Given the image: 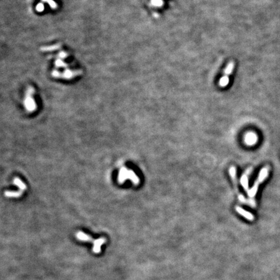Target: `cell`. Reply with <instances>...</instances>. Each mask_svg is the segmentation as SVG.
<instances>
[{"label": "cell", "mask_w": 280, "mask_h": 280, "mask_svg": "<svg viewBox=\"0 0 280 280\" xmlns=\"http://www.w3.org/2000/svg\"><path fill=\"white\" fill-rule=\"evenodd\" d=\"M269 175V169L267 167H264L261 170L260 173L258 175V177L256 179V182H254L252 187L250 189H249L247 194L249 195L250 199H254L257 194V190H258V187L260 184H261L264 181H265L266 178L268 177Z\"/></svg>", "instance_id": "6da1fadb"}, {"label": "cell", "mask_w": 280, "mask_h": 280, "mask_svg": "<svg viewBox=\"0 0 280 280\" xmlns=\"http://www.w3.org/2000/svg\"><path fill=\"white\" fill-rule=\"evenodd\" d=\"M130 179L133 181L134 184H138L139 183V179L132 170L126 169L125 167L121 169L118 175V181L120 183H123L126 179Z\"/></svg>", "instance_id": "7a4b0ae2"}, {"label": "cell", "mask_w": 280, "mask_h": 280, "mask_svg": "<svg viewBox=\"0 0 280 280\" xmlns=\"http://www.w3.org/2000/svg\"><path fill=\"white\" fill-rule=\"evenodd\" d=\"M235 67V62L234 61H230L229 62L224 71V76L221 78L220 81L219 82V86L221 88H224L229 84L230 82V79H229V76L231 75V74L233 71Z\"/></svg>", "instance_id": "3957f363"}, {"label": "cell", "mask_w": 280, "mask_h": 280, "mask_svg": "<svg viewBox=\"0 0 280 280\" xmlns=\"http://www.w3.org/2000/svg\"><path fill=\"white\" fill-rule=\"evenodd\" d=\"M252 171V168L250 167L248 169L245 171V173L242 175V176L241 178V184L242 186L244 188V189L248 193V191H249V176H250V174H251Z\"/></svg>", "instance_id": "277c9868"}, {"label": "cell", "mask_w": 280, "mask_h": 280, "mask_svg": "<svg viewBox=\"0 0 280 280\" xmlns=\"http://www.w3.org/2000/svg\"><path fill=\"white\" fill-rule=\"evenodd\" d=\"M257 139H258V138H257L256 134L253 132H250L247 133L246 136H245L244 141L248 145L252 146L257 142Z\"/></svg>", "instance_id": "5b68a950"}, {"label": "cell", "mask_w": 280, "mask_h": 280, "mask_svg": "<svg viewBox=\"0 0 280 280\" xmlns=\"http://www.w3.org/2000/svg\"><path fill=\"white\" fill-rule=\"evenodd\" d=\"M229 173H230L232 181H233L234 188L235 189V190H236V193H237L238 196L241 195L242 194L239 192V190L238 189V182H237V176H236V169H235V167L234 166L231 167L230 170H229Z\"/></svg>", "instance_id": "8992f818"}, {"label": "cell", "mask_w": 280, "mask_h": 280, "mask_svg": "<svg viewBox=\"0 0 280 280\" xmlns=\"http://www.w3.org/2000/svg\"><path fill=\"white\" fill-rule=\"evenodd\" d=\"M235 210H236L237 212L239 214H240L241 215L243 216L244 218H246L247 220H249L250 221H253L254 220V216L251 214V213L246 211V210L243 209L239 206H236L235 207Z\"/></svg>", "instance_id": "52a82bcc"}, {"label": "cell", "mask_w": 280, "mask_h": 280, "mask_svg": "<svg viewBox=\"0 0 280 280\" xmlns=\"http://www.w3.org/2000/svg\"><path fill=\"white\" fill-rule=\"evenodd\" d=\"M106 241L104 238H101L94 241V252L95 253H99L101 252V245L104 244Z\"/></svg>", "instance_id": "ba28073f"}, {"label": "cell", "mask_w": 280, "mask_h": 280, "mask_svg": "<svg viewBox=\"0 0 280 280\" xmlns=\"http://www.w3.org/2000/svg\"><path fill=\"white\" fill-rule=\"evenodd\" d=\"M76 237H77L78 239L82 241H93L92 238L90 236V235L86 234L83 233V232H82V231L77 232V233L76 234Z\"/></svg>", "instance_id": "9c48e42d"}, {"label": "cell", "mask_w": 280, "mask_h": 280, "mask_svg": "<svg viewBox=\"0 0 280 280\" xmlns=\"http://www.w3.org/2000/svg\"><path fill=\"white\" fill-rule=\"evenodd\" d=\"M23 191H7L5 192V195L9 197V198H18L22 195Z\"/></svg>", "instance_id": "30bf717a"}, {"label": "cell", "mask_w": 280, "mask_h": 280, "mask_svg": "<svg viewBox=\"0 0 280 280\" xmlns=\"http://www.w3.org/2000/svg\"><path fill=\"white\" fill-rule=\"evenodd\" d=\"M13 184H14V185L17 186L20 189V190L22 191H24L27 189L26 185H25V184L22 182L19 178H15L13 180Z\"/></svg>", "instance_id": "8fae6325"}, {"label": "cell", "mask_w": 280, "mask_h": 280, "mask_svg": "<svg viewBox=\"0 0 280 280\" xmlns=\"http://www.w3.org/2000/svg\"><path fill=\"white\" fill-rule=\"evenodd\" d=\"M151 4L152 5L154 6V7H160L163 6L164 1L163 0H151Z\"/></svg>", "instance_id": "7c38bea8"}]
</instances>
